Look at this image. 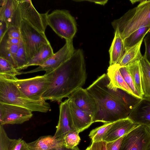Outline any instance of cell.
I'll return each mask as SVG.
<instances>
[{"instance_id":"cell-12","label":"cell","mask_w":150,"mask_h":150,"mask_svg":"<svg viewBox=\"0 0 150 150\" xmlns=\"http://www.w3.org/2000/svg\"><path fill=\"white\" fill-rule=\"evenodd\" d=\"M69 101L68 98L60 103L59 121L53 135L56 138L64 139L66 134L70 131L75 130L69 107Z\"/></svg>"},{"instance_id":"cell-30","label":"cell","mask_w":150,"mask_h":150,"mask_svg":"<svg viewBox=\"0 0 150 150\" xmlns=\"http://www.w3.org/2000/svg\"><path fill=\"white\" fill-rule=\"evenodd\" d=\"M15 61L16 69L19 71L23 70L24 67L28 62L25 46L21 38L19 43Z\"/></svg>"},{"instance_id":"cell-33","label":"cell","mask_w":150,"mask_h":150,"mask_svg":"<svg viewBox=\"0 0 150 150\" xmlns=\"http://www.w3.org/2000/svg\"><path fill=\"white\" fill-rule=\"evenodd\" d=\"M8 150H30L28 143L22 138L11 139Z\"/></svg>"},{"instance_id":"cell-25","label":"cell","mask_w":150,"mask_h":150,"mask_svg":"<svg viewBox=\"0 0 150 150\" xmlns=\"http://www.w3.org/2000/svg\"><path fill=\"white\" fill-rule=\"evenodd\" d=\"M140 62L143 97H150V64L144 56Z\"/></svg>"},{"instance_id":"cell-44","label":"cell","mask_w":150,"mask_h":150,"mask_svg":"<svg viewBox=\"0 0 150 150\" xmlns=\"http://www.w3.org/2000/svg\"><path fill=\"white\" fill-rule=\"evenodd\" d=\"M147 150H150V146L149 147V148H148Z\"/></svg>"},{"instance_id":"cell-39","label":"cell","mask_w":150,"mask_h":150,"mask_svg":"<svg viewBox=\"0 0 150 150\" xmlns=\"http://www.w3.org/2000/svg\"><path fill=\"white\" fill-rule=\"evenodd\" d=\"M8 29L6 23L4 21L0 20V41L4 36Z\"/></svg>"},{"instance_id":"cell-15","label":"cell","mask_w":150,"mask_h":150,"mask_svg":"<svg viewBox=\"0 0 150 150\" xmlns=\"http://www.w3.org/2000/svg\"><path fill=\"white\" fill-rule=\"evenodd\" d=\"M138 125L128 117L117 121L109 130L103 140L108 142L116 140L124 136Z\"/></svg>"},{"instance_id":"cell-20","label":"cell","mask_w":150,"mask_h":150,"mask_svg":"<svg viewBox=\"0 0 150 150\" xmlns=\"http://www.w3.org/2000/svg\"><path fill=\"white\" fill-rule=\"evenodd\" d=\"M126 51L124 40L117 30L109 50L110 66L118 64Z\"/></svg>"},{"instance_id":"cell-41","label":"cell","mask_w":150,"mask_h":150,"mask_svg":"<svg viewBox=\"0 0 150 150\" xmlns=\"http://www.w3.org/2000/svg\"><path fill=\"white\" fill-rule=\"evenodd\" d=\"M52 150H80L77 146L72 149L69 148L65 147L64 145L61 148L58 149H54Z\"/></svg>"},{"instance_id":"cell-13","label":"cell","mask_w":150,"mask_h":150,"mask_svg":"<svg viewBox=\"0 0 150 150\" xmlns=\"http://www.w3.org/2000/svg\"><path fill=\"white\" fill-rule=\"evenodd\" d=\"M80 109L93 117L96 110L95 102L86 89L80 88L68 97Z\"/></svg>"},{"instance_id":"cell-14","label":"cell","mask_w":150,"mask_h":150,"mask_svg":"<svg viewBox=\"0 0 150 150\" xmlns=\"http://www.w3.org/2000/svg\"><path fill=\"white\" fill-rule=\"evenodd\" d=\"M128 117L137 124L150 125V97H143L129 113Z\"/></svg>"},{"instance_id":"cell-36","label":"cell","mask_w":150,"mask_h":150,"mask_svg":"<svg viewBox=\"0 0 150 150\" xmlns=\"http://www.w3.org/2000/svg\"><path fill=\"white\" fill-rule=\"evenodd\" d=\"M144 40L145 52L143 56L150 64V31L146 34Z\"/></svg>"},{"instance_id":"cell-10","label":"cell","mask_w":150,"mask_h":150,"mask_svg":"<svg viewBox=\"0 0 150 150\" xmlns=\"http://www.w3.org/2000/svg\"><path fill=\"white\" fill-rule=\"evenodd\" d=\"M32 112L23 107L0 103V125L23 124L32 118Z\"/></svg>"},{"instance_id":"cell-24","label":"cell","mask_w":150,"mask_h":150,"mask_svg":"<svg viewBox=\"0 0 150 150\" xmlns=\"http://www.w3.org/2000/svg\"><path fill=\"white\" fill-rule=\"evenodd\" d=\"M144 39L126 50L118 64L120 66H126L137 61H139L142 58L143 56L141 53L140 49Z\"/></svg>"},{"instance_id":"cell-3","label":"cell","mask_w":150,"mask_h":150,"mask_svg":"<svg viewBox=\"0 0 150 150\" xmlns=\"http://www.w3.org/2000/svg\"><path fill=\"white\" fill-rule=\"evenodd\" d=\"M124 40L141 28H150V0H141L136 7L127 11L120 18L111 23Z\"/></svg>"},{"instance_id":"cell-23","label":"cell","mask_w":150,"mask_h":150,"mask_svg":"<svg viewBox=\"0 0 150 150\" xmlns=\"http://www.w3.org/2000/svg\"><path fill=\"white\" fill-rule=\"evenodd\" d=\"M53 49L50 43L43 45L36 53L30 59L24 67V69L30 66H41L54 54Z\"/></svg>"},{"instance_id":"cell-40","label":"cell","mask_w":150,"mask_h":150,"mask_svg":"<svg viewBox=\"0 0 150 150\" xmlns=\"http://www.w3.org/2000/svg\"><path fill=\"white\" fill-rule=\"evenodd\" d=\"M74 1L77 2H80L82 1H88L92 2L96 4H99L101 5H104L107 2L108 0H74Z\"/></svg>"},{"instance_id":"cell-42","label":"cell","mask_w":150,"mask_h":150,"mask_svg":"<svg viewBox=\"0 0 150 150\" xmlns=\"http://www.w3.org/2000/svg\"><path fill=\"white\" fill-rule=\"evenodd\" d=\"M147 127H148V129L149 130V132L150 133V125L149 126H147Z\"/></svg>"},{"instance_id":"cell-11","label":"cell","mask_w":150,"mask_h":150,"mask_svg":"<svg viewBox=\"0 0 150 150\" xmlns=\"http://www.w3.org/2000/svg\"><path fill=\"white\" fill-rule=\"evenodd\" d=\"M64 46L47 60L43 64L31 70L21 72L22 74L44 71L45 73L54 71L62 63L69 59L74 54V49L72 40L66 41Z\"/></svg>"},{"instance_id":"cell-17","label":"cell","mask_w":150,"mask_h":150,"mask_svg":"<svg viewBox=\"0 0 150 150\" xmlns=\"http://www.w3.org/2000/svg\"><path fill=\"white\" fill-rule=\"evenodd\" d=\"M21 39L11 38L5 35L0 41V57L8 61L15 69V59Z\"/></svg>"},{"instance_id":"cell-6","label":"cell","mask_w":150,"mask_h":150,"mask_svg":"<svg viewBox=\"0 0 150 150\" xmlns=\"http://www.w3.org/2000/svg\"><path fill=\"white\" fill-rule=\"evenodd\" d=\"M52 75L53 71L27 79H19L16 77L9 79L14 83L26 97L32 100H39L43 99L42 96L51 81Z\"/></svg>"},{"instance_id":"cell-28","label":"cell","mask_w":150,"mask_h":150,"mask_svg":"<svg viewBox=\"0 0 150 150\" xmlns=\"http://www.w3.org/2000/svg\"><path fill=\"white\" fill-rule=\"evenodd\" d=\"M21 74L8 61L0 57V77L9 79Z\"/></svg>"},{"instance_id":"cell-29","label":"cell","mask_w":150,"mask_h":150,"mask_svg":"<svg viewBox=\"0 0 150 150\" xmlns=\"http://www.w3.org/2000/svg\"><path fill=\"white\" fill-rule=\"evenodd\" d=\"M115 122L105 123L103 125L92 130L89 134L92 142L102 141L104 137Z\"/></svg>"},{"instance_id":"cell-5","label":"cell","mask_w":150,"mask_h":150,"mask_svg":"<svg viewBox=\"0 0 150 150\" xmlns=\"http://www.w3.org/2000/svg\"><path fill=\"white\" fill-rule=\"evenodd\" d=\"M47 25L59 36L66 41L72 40L77 32L76 24L68 11L55 10L47 15Z\"/></svg>"},{"instance_id":"cell-16","label":"cell","mask_w":150,"mask_h":150,"mask_svg":"<svg viewBox=\"0 0 150 150\" xmlns=\"http://www.w3.org/2000/svg\"><path fill=\"white\" fill-rule=\"evenodd\" d=\"M69 99V107L74 127L75 130L79 133L88 128L93 123V117L80 109L72 101Z\"/></svg>"},{"instance_id":"cell-21","label":"cell","mask_w":150,"mask_h":150,"mask_svg":"<svg viewBox=\"0 0 150 150\" xmlns=\"http://www.w3.org/2000/svg\"><path fill=\"white\" fill-rule=\"evenodd\" d=\"M108 86L116 99L130 112L141 99L122 90L113 87L110 83V80Z\"/></svg>"},{"instance_id":"cell-26","label":"cell","mask_w":150,"mask_h":150,"mask_svg":"<svg viewBox=\"0 0 150 150\" xmlns=\"http://www.w3.org/2000/svg\"><path fill=\"white\" fill-rule=\"evenodd\" d=\"M125 67L132 78L137 91L143 98V93L141 84L140 60L129 64Z\"/></svg>"},{"instance_id":"cell-43","label":"cell","mask_w":150,"mask_h":150,"mask_svg":"<svg viewBox=\"0 0 150 150\" xmlns=\"http://www.w3.org/2000/svg\"><path fill=\"white\" fill-rule=\"evenodd\" d=\"M85 150H89V147H88Z\"/></svg>"},{"instance_id":"cell-2","label":"cell","mask_w":150,"mask_h":150,"mask_svg":"<svg viewBox=\"0 0 150 150\" xmlns=\"http://www.w3.org/2000/svg\"><path fill=\"white\" fill-rule=\"evenodd\" d=\"M109 79L107 74L99 76L86 89L96 105L93 122H113L128 117L130 112L112 95L108 86Z\"/></svg>"},{"instance_id":"cell-32","label":"cell","mask_w":150,"mask_h":150,"mask_svg":"<svg viewBox=\"0 0 150 150\" xmlns=\"http://www.w3.org/2000/svg\"><path fill=\"white\" fill-rule=\"evenodd\" d=\"M119 70L125 82L132 90L135 96L139 99L142 97L137 91L132 77L127 71L125 66H120L119 65Z\"/></svg>"},{"instance_id":"cell-9","label":"cell","mask_w":150,"mask_h":150,"mask_svg":"<svg viewBox=\"0 0 150 150\" xmlns=\"http://www.w3.org/2000/svg\"><path fill=\"white\" fill-rule=\"evenodd\" d=\"M150 146L147 126L138 125L124 137L119 150H147Z\"/></svg>"},{"instance_id":"cell-4","label":"cell","mask_w":150,"mask_h":150,"mask_svg":"<svg viewBox=\"0 0 150 150\" xmlns=\"http://www.w3.org/2000/svg\"><path fill=\"white\" fill-rule=\"evenodd\" d=\"M0 103L23 107L32 112L46 113L51 109L49 103L45 100H35L27 98L11 80L1 77Z\"/></svg>"},{"instance_id":"cell-35","label":"cell","mask_w":150,"mask_h":150,"mask_svg":"<svg viewBox=\"0 0 150 150\" xmlns=\"http://www.w3.org/2000/svg\"><path fill=\"white\" fill-rule=\"evenodd\" d=\"M5 35L12 38L20 39L21 38L19 28L16 27L12 26L9 28Z\"/></svg>"},{"instance_id":"cell-22","label":"cell","mask_w":150,"mask_h":150,"mask_svg":"<svg viewBox=\"0 0 150 150\" xmlns=\"http://www.w3.org/2000/svg\"><path fill=\"white\" fill-rule=\"evenodd\" d=\"M119 66L118 64H115L109 66L108 67L107 74L110 83L113 87L122 90L136 97L124 80L119 70Z\"/></svg>"},{"instance_id":"cell-1","label":"cell","mask_w":150,"mask_h":150,"mask_svg":"<svg viewBox=\"0 0 150 150\" xmlns=\"http://www.w3.org/2000/svg\"><path fill=\"white\" fill-rule=\"evenodd\" d=\"M86 65L81 49L75 50L72 56L53 71L51 81L42 96L44 100L61 103L86 81Z\"/></svg>"},{"instance_id":"cell-31","label":"cell","mask_w":150,"mask_h":150,"mask_svg":"<svg viewBox=\"0 0 150 150\" xmlns=\"http://www.w3.org/2000/svg\"><path fill=\"white\" fill-rule=\"evenodd\" d=\"M79 132L74 130L66 134L63 139L64 145L67 148L72 149L77 146L81 140Z\"/></svg>"},{"instance_id":"cell-7","label":"cell","mask_w":150,"mask_h":150,"mask_svg":"<svg viewBox=\"0 0 150 150\" xmlns=\"http://www.w3.org/2000/svg\"><path fill=\"white\" fill-rule=\"evenodd\" d=\"M19 28L28 62L43 45L50 43L45 33L38 30L24 20L21 21Z\"/></svg>"},{"instance_id":"cell-27","label":"cell","mask_w":150,"mask_h":150,"mask_svg":"<svg viewBox=\"0 0 150 150\" xmlns=\"http://www.w3.org/2000/svg\"><path fill=\"white\" fill-rule=\"evenodd\" d=\"M150 31V28L144 27L139 28L131 34L124 40L126 50L138 43Z\"/></svg>"},{"instance_id":"cell-18","label":"cell","mask_w":150,"mask_h":150,"mask_svg":"<svg viewBox=\"0 0 150 150\" xmlns=\"http://www.w3.org/2000/svg\"><path fill=\"white\" fill-rule=\"evenodd\" d=\"M18 3V0H0V20L6 23L8 28H18L16 15Z\"/></svg>"},{"instance_id":"cell-8","label":"cell","mask_w":150,"mask_h":150,"mask_svg":"<svg viewBox=\"0 0 150 150\" xmlns=\"http://www.w3.org/2000/svg\"><path fill=\"white\" fill-rule=\"evenodd\" d=\"M49 11L45 13H39L30 0H18L16 14L20 23L24 20L39 31L45 33L47 24V17Z\"/></svg>"},{"instance_id":"cell-19","label":"cell","mask_w":150,"mask_h":150,"mask_svg":"<svg viewBox=\"0 0 150 150\" xmlns=\"http://www.w3.org/2000/svg\"><path fill=\"white\" fill-rule=\"evenodd\" d=\"M28 144L30 150H52L60 149L64 145L63 139L50 135L41 136Z\"/></svg>"},{"instance_id":"cell-34","label":"cell","mask_w":150,"mask_h":150,"mask_svg":"<svg viewBox=\"0 0 150 150\" xmlns=\"http://www.w3.org/2000/svg\"><path fill=\"white\" fill-rule=\"evenodd\" d=\"M10 139L3 126L0 125V150H8Z\"/></svg>"},{"instance_id":"cell-37","label":"cell","mask_w":150,"mask_h":150,"mask_svg":"<svg viewBox=\"0 0 150 150\" xmlns=\"http://www.w3.org/2000/svg\"><path fill=\"white\" fill-rule=\"evenodd\" d=\"M124 137L114 141L107 142V150H119Z\"/></svg>"},{"instance_id":"cell-38","label":"cell","mask_w":150,"mask_h":150,"mask_svg":"<svg viewBox=\"0 0 150 150\" xmlns=\"http://www.w3.org/2000/svg\"><path fill=\"white\" fill-rule=\"evenodd\" d=\"M106 143V142L103 140L92 142L91 145L89 146V150H107Z\"/></svg>"}]
</instances>
